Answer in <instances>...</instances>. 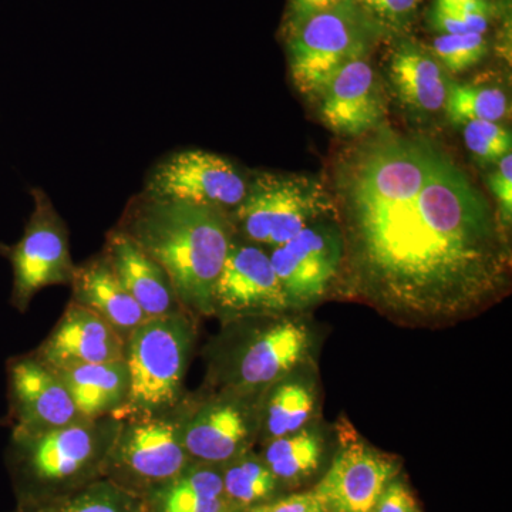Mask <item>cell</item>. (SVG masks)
<instances>
[{
  "mask_svg": "<svg viewBox=\"0 0 512 512\" xmlns=\"http://www.w3.org/2000/svg\"><path fill=\"white\" fill-rule=\"evenodd\" d=\"M383 26L359 0L313 13L291 26L289 66L299 92L315 96L343 64L369 57Z\"/></svg>",
  "mask_w": 512,
  "mask_h": 512,
  "instance_id": "277c9868",
  "label": "cell"
},
{
  "mask_svg": "<svg viewBox=\"0 0 512 512\" xmlns=\"http://www.w3.org/2000/svg\"><path fill=\"white\" fill-rule=\"evenodd\" d=\"M123 420H84L36 434L12 436L10 458L22 480L37 487H62L106 466Z\"/></svg>",
  "mask_w": 512,
  "mask_h": 512,
  "instance_id": "8992f818",
  "label": "cell"
},
{
  "mask_svg": "<svg viewBox=\"0 0 512 512\" xmlns=\"http://www.w3.org/2000/svg\"><path fill=\"white\" fill-rule=\"evenodd\" d=\"M268 255L291 309L305 308L323 298L339 275L342 232L338 222L323 218L285 244L269 249Z\"/></svg>",
  "mask_w": 512,
  "mask_h": 512,
  "instance_id": "30bf717a",
  "label": "cell"
},
{
  "mask_svg": "<svg viewBox=\"0 0 512 512\" xmlns=\"http://www.w3.org/2000/svg\"><path fill=\"white\" fill-rule=\"evenodd\" d=\"M311 348L309 329L299 320H276L242 346L229 376V392L261 396L291 375Z\"/></svg>",
  "mask_w": 512,
  "mask_h": 512,
  "instance_id": "2e32d148",
  "label": "cell"
},
{
  "mask_svg": "<svg viewBox=\"0 0 512 512\" xmlns=\"http://www.w3.org/2000/svg\"><path fill=\"white\" fill-rule=\"evenodd\" d=\"M276 481L265 461L249 453V450L228 461L222 471L225 498L229 504L241 507L264 503L274 494Z\"/></svg>",
  "mask_w": 512,
  "mask_h": 512,
  "instance_id": "484cf974",
  "label": "cell"
},
{
  "mask_svg": "<svg viewBox=\"0 0 512 512\" xmlns=\"http://www.w3.org/2000/svg\"><path fill=\"white\" fill-rule=\"evenodd\" d=\"M259 409V433L265 441L305 429L315 412V387L302 377L285 376L266 390Z\"/></svg>",
  "mask_w": 512,
  "mask_h": 512,
  "instance_id": "603a6c76",
  "label": "cell"
},
{
  "mask_svg": "<svg viewBox=\"0 0 512 512\" xmlns=\"http://www.w3.org/2000/svg\"><path fill=\"white\" fill-rule=\"evenodd\" d=\"M444 110L456 124L473 120L498 123L510 114V100L500 87L453 83Z\"/></svg>",
  "mask_w": 512,
  "mask_h": 512,
  "instance_id": "4316f807",
  "label": "cell"
},
{
  "mask_svg": "<svg viewBox=\"0 0 512 512\" xmlns=\"http://www.w3.org/2000/svg\"><path fill=\"white\" fill-rule=\"evenodd\" d=\"M249 177L220 154L183 150L168 154L148 173L144 194L201 205L231 215L247 197Z\"/></svg>",
  "mask_w": 512,
  "mask_h": 512,
  "instance_id": "ba28073f",
  "label": "cell"
},
{
  "mask_svg": "<svg viewBox=\"0 0 512 512\" xmlns=\"http://www.w3.org/2000/svg\"><path fill=\"white\" fill-rule=\"evenodd\" d=\"M359 2L383 28L404 29L412 23L421 0H359Z\"/></svg>",
  "mask_w": 512,
  "mask_h": 512,
  "instance_id": "4dcf8cb0",
  "label": "cell"
},
{
  "mask_svg": "<svg viewBox=\"0 0 512 512\" xmlns=\"http://www.w3.org/2000/svg\"><path fill=\"white\" fill-rule=\"evenodd\" d=\"M342 0H292L291 3V22L289 26L301 22V20L308 18L313 13L320 12L338 5Z\"/></svg>",
  "mask_w": 512,
  "mask_h": 512,
  "instance_id": "e575fe53",
  "label": "cell"
},
{
  "mask_svg": "<svg viewBox=\"0 0 512 512\" xmlns=\"http://www.w3.org/2000/svg\"><path fill=\"white\" fill-rule=\"evenodd\" d=\"M464 141L473 156L483 163H498L511 153V134L493 121L473 120L461 124Z\"/></svg>",
  "mask_w": 512,
  "mask_h": 512,
  "instance_id": "f546056e",
  "label": "cell"
},
{
  "mask_svg": "<svg viewBox=\"0 0 512 512\" xmlns=\"http://www.w3.org/2000/svg\"><path fill=\"white\" fill-rule=\"evenodd\" d=\"M291 309L264 247L235 237L214 291V315L232 320Z\"/></svg>",
  "mask_w": 512,
  "mask_h": 512,
  "instance_id": "7c38bea8",
  "label": "cell"
},
{
  "mask_svg": "<svg viewBox=\"0 0 512 512\" xmlns=\"http://www.w3.org/2000/svg\"><path fill=\"white\" fill-rule=\"evenodd\" d=\"M177 409L163 416L123 420L104 470L148 487H160L180 476L191 458Z\"/></svg>",
  "mask_w": 512,
  "mask_h": 512,
  "instance_id": "9c48e42d",
  "label": "cell"
},
{
  "mask_svg": "<svg viewBox=\"0 0 512 512\" xmlns=\"http://www.w3.org/2000/svg\"><path fill=\"white\" fill-rule=\"evenodd\" d=\"M103 254L147 319L184 311L167 272L120 229L107 234Z\"/></svg>",
  "mask_w": 512,
  "mask_h": 512,
  "instance_id": "ac0fdd59",
  "label": "cell"
},
{
  "mask_svg": "<svg viewBox=\"0 0 512 512\" xmlns=\"http://www.w3.org/2000/svg\"><path fill=\"white\" fill-rule=\"evenodd\" d=\"M330 215L335 217L332 197L318 178L258 173L231 220L238 237L271 249Z\"/></svg>",
  "mask_w": 512,
  "mask_h": 512,
  "instance_id": "5b68a950",
  "label": "cell"
},
{
  "mask_svg": "<svg viewBox=\"0 0 512 512\" xmlns=\"http://www.w3.org/2000/svg\"><path fill=\"white\" fill-rule=\"evenodd\" d=\"M439 2L450 3V5H457V3L468 2V0H439Z\"/></svg>",
  "mask_w": 512,
  "mask_h": 512,
  "instance_id": "d590c367",
  "label": "cell"
},
{
  "mask_svg": "<svg viewBox=\"0 0 512 512\" xmlns=\"http://www.w3.org/2000/svg\"><path fill=\"white\" fill-rule=\"evenodd\" d=\"M156 512H228L222 471L212 464L188 466L180 476L160 487L154 495Z\"/></svg>",
  "mask_w": 512,
  "mask_h": 512,
  "instance_id": "7402d4cb",
  "label": "cell"
},
{
  "mask_svg": "<svg viewBox=\"0 0 512 512\" xmlns=\"http://www.w3.org/2000/svg\"><path fill=\"white\" fill-rule=\"evenodd\" d=\"M70 286L72 301L106 320L124 340L147 320L104 254L76 266Z\"/></svg>",
  "mask_w": 512,
  "mask_h": 512,
  "instance_id": "d6986e66",
  "label": "cell"
},
{
  "mask_svg": "<svg viewBox=\"0 0 512 512\" xmlns=\"http://www.w3.org/2000/svg\"><path fill=\"white\" fill-rule=\"evenodd\" d=\"M116 228L167 272L185 312L214 315L215 285L237 237L231 215L140 192Z\"/></svg>",
  "mask_w": 512,
  "mask_h": 512,
  "instance_id": "7a4b0ae2",
  "label": "cell"
},
{
  "mask_svg": "<svg viewBox=\"0 0 512 512\" xmlns=\"http://www.w3.org/2000/svg\"><path fill=\"white\" fill-rule=\"evenodd\" d=\"M136 495L113 481H96L72 494L25 505L19 512H141Z\"/></svg>",
  "mask_w": 512,
  "mask_h": 512,
  "instance_id": "d4e9b609",
  "label": "cell"
},
{
  "mask_svg": "<svg viewBox=\"0 0 512 512\" xmlns=\"http://www.w3.org/2000/svg\"><path fill=\"white\" fill-rule=\"evenodd\" d=\"M490 16V5L485 0H468L457 5L437 0L431 22L443 35H484L490 25Z\"/></svg>",
  "mask_w": 512,
  "mask_h": 512,
  "instance_id": "83f0119b",
  "label": "cell"
},
{
  "mask_svg": "<svg viewBox=\"0 0 512 512\" xmlns=\"http://www.w3.org/2000/svg\"><path fill=\"white\" fill-rule=\"evenodd\" d=\"M33 356L53 370L99 365L126 359V340L99 315L70 301Z\"/></svg>",
  "mask_w": 512,
  "mask_h": 512,
  "instance_id": "e0dca14e",
  "label": "cell"
},
{
  "mask_svg": "<svg viewBox=\"0 0 512 512\" xmlns=\"http://www.w3.org/2000/svg\"><path fill=\"white\" fill-rule=\"evenodd\" d=\"M491 191L497 198L498 212L504 227H510L512 218V156L505 154L497 163V168L488 178Z\"/></svg>",
  "mask_w": 512,
  "mask_h": 512,
  "instance_id": "1f68e13d",
  "label": "cell"
},
{
  "mask_svg": "<svg viewBox=\"0 0 512 512\" xmlns=\"http://www.w3.org/2000/svg\"><path fill=\"white\" fill-rule=\"evenodd\" d=\"M228 512H232V511H228Z\"/></svg>",
  "mask_w": 512,
  "mask_h": 512,
  "instance_id": "8d00e7d4",
  "label": "cell"
},
{
  "mask_svg": "<svg viewBox=\"0 0 512 512\" xmlns=\"http://www.w3.org/2000/svg\"><path fill=\"white\" fill-rule=\"evenodd\" d=\"M397 470L393 458L348 437L313 494L326 512H370Z\"/></svg>",
  "mask_w": 512,
  "mask_h": 512,
  "instance_id": "5bb4252c",
  "label": "cell"
},
{
  "mask_svg": "<svg viewBox=\"0 0 512 512\" xmlns=\"http://www.w3.org/2000/svg\"><path fill=\"white\" fill-rule=\"evenodd\" d=\"M33 208L18 244L0 245V255L12 265L13 286L10 302L19 312L28 311L30 302L47 286L70 285L76 265L69 249V232L49 195L32 190Z\"/></svg>",
  "mask_w": 512,
  "mask_h": 512,
  "instance_id": "52a82bcc",
  "label": "cell"
},
{
  "mask_svg": "<svg viewBox=\"0 0 512 512\" xmlns=\"http://www.w3.org/2000/svg\"><path fill=\"white\" fill-rule=\"evenodd\" d=\"M370 512H420L412 491L402 481L394 480L387 485L375 507Z\"/></svg>",
  "mask_w": 512,
  "mask_h": 512,
  "instance_id": "d6a6232c",
  "label": "cell"
},
{
  "mask_svg": "<svg viewBox=\"0 0 512 512\" xmlns=\"http://www.w3.org/2000/svg\"><path fill=\"white\" fill-rule=\"evenodd\" d=\"M328 180L348 295L393 319L440 325L507 292V228L437 141L380 124L336 154Z\"/></svg>",
  "mask_w": 512,
  "mask_h": 512,
  "instance_id": "6da1fadb",
  "label": "cell"
},
{
  "mask_svg": "<svg viewBox=\"0 0 512 512\" xmlns=\"http://www.w3.org/2000/svg\"><path fill=\"white\" fill-rule=\"evenodd\" d=\"M258 397L227 390L194 410L177 409L184 447L191 460L218 466L247 453L259 433Z\"/></svg>",
  "mask_w": 512,
  "mask_h": 512,
  "instance_id": "8fae6325",
  "label": "cell"
},
{
  "mask_svg": "<svg viewBox=\"0 0 512 512\" xmlns=\"http://www.w3.org/2000/svg\"><path fill=\"white\" fill-rule=\"evenodd\" d=\"M488 52L484 35H441L433 40L431 53L453 73L464 72L480 62Z\"/></svg>",
  "mask_w": 512,
  "mask_h": 512,
  "instance_id": "f1b7e54d",
  "label": "cell"
},
{
  "mask_svg": "<svg viewBox=\"0 0 512 512\" xmlns=\"http://www.w3.org/2000/svg\"><path fill=\"white\" fill-rule=\"evenodd\" d=\"M244 512H326L313 493L293 494L272 503L248 507Z\"/></svg>",
  "mask_w": 512,
  "mask_h": 512,
  "instance_id": "836d02e7",
  "label": "cell"
},
{
  "mask_svg": "<svg viewBox=\"0 0 512 512\" xmlns=\"http://www.w3.org/2000/svg\"><path fill=\"white\" fill-rule=\"evenodd\" d=\"M195 342L192 315L178 312L147 319L126 340L130 392L117 419L163 416L181 403Z\"/></svg>",
  "mask_w": 512,
  "mask_h": 512,
  "instance_id": "3957f363",
  "label": "cell"
},
{
  "mask_svg": "<svg viewBox=\"0 0 512 512\" xmlns=\"http://www.w3.org/2000/svg\"><path fill=\"white\" fill-rule=\"evenodd\" d=\"M8 393L12 436H36L86 420L55 370L33 355L9 360Z\"/></svg>",
  "mask_w": 512,
  "mask_h": 512,
  "instance_id": "4fadbf2b",
  "label": "cell"
},
{
  "mask_svg": "<svg viewBox=\"0 0 512 512\" xmlns=\"http://www.w3.org/2000/svg\"><path fill=\"white\" fill-rule=\"evenodd\" d=\"M390 79L402 103L419 113L444 110L454 83L431 50L413 42H402L394 50Z\"/></svg>",
  "mask_w": 512,
  "mask_h": 512,
  "instance_id": "ffe728a7",
  "label": "cell"
},
{
  "mask_svg": "<svg viewBox=\"0 0 512 512\" xmlns=\"http://www.w3.org/2000/svg\"><path fill=\"white\" fill-rule=\"evenodd\" d=\"M323 124L342 137L365 136L387 111L382 83L367 57L343 64L313 96Z\"/></svg>",
  "mask_w": 512,
  "mask_h": 512,
  "instance_id": "9a60e30c",
  "label": "cell"
},
{
  "mask_svg": "<svg viewBox=\"0 0 512 512\" xmlns=\"http://www.w3.org/2000/svg\"><path fill=\"white\" fill-rule=\"evenodd\" d=\"M322 454V434L306 426L296 433L266 441L262 460L276 480L296 481L318 470Z\"/></svg>",
  "mask_w": 512,
  "mask_h": 512,
  "instance_id": "cb8c5ba5",
  "label": "cell"
},
{
  "mask_svg": "<svg viewBox=\"0 0 512 512\" xmlns=\"http://www.w3.org/2000/svg\"><path fill=\"white\" fill-rule=\"evenodd\" d=\"M53 370V369H52ZM86 420L119 417L130 392L126 359L55 370Z\"/></svg>",
  "mask_w": 512,
  "mask_h": 512,
  "instance_id": "44dd1931",
  "label": "cell"
}]
</instances>
